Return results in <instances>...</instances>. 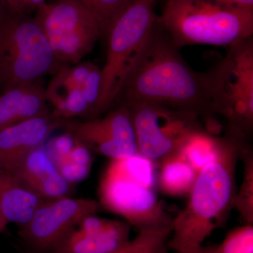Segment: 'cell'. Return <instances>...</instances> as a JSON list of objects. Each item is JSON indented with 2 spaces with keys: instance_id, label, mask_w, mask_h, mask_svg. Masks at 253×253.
<instances>
[{
  "instance_id": "603a6c76",
  "label": "cell",
  "mask_w": 253,
  "mask_h": 253,
  "mask_svg": "<svg viewBox=\"0 0 253 253\" xmlns=\"http://www.w3.org/2000/svg\"><path fill=\"white\" fill-rule=\"evenodd\" d=\"M53 106L54 110L51 115L63 121L76 116H82L86 120L89 115V105L81 88L73 89Z\"/></svg>"
},
{
  "instance_id": "e0dca14e",
  "label": "cell",
  "mask_w": 253,
  "mask_h": 253,
  "mask_svg": "<svg viewBox=\"0 0 253 253\" xmlns=\"http://www.w3.org/2000/svg\"><path fill=\"white\" fill-rule=\"evenodd\" d=\"M158 186L170 196L189 194L197 177V171L181 154L163 160L160 163Z\"/></svg>"
},
{
  "instance_id": "5b68a950",
  "label": "cell",
  "mask_w": 253,
  "mask_h": 253,
  "mask_svg": "<svg viewBox=\"0 0 253 253\" xmlns=\"http://www.w3.org/2000/svg\"><path fill=\"white\" fill-rule=\"evenodd\" d=\"M225 56L206 73L213 115L225 119V134L249 143L253 131V36L227 46Z\"/></svg>"
},
{
  "instance_id": "9a60e30c",
  "label": "cell",
  "mask_w": 253,
  "mask_h": 253,
  "mask_svg": "<svg viewBox=\"0 0 253 253\" xmlns=\"http://www.w3.org/2000/svg\"><path fill=\"white\" fill-rule=\"evenodd\" d=\"M46 102L45 89L38 81L0 93V131L49 113Z\"/></svg>"
},
{
  "instance_id": "ffe728a7",
  "label": "cell",
  "mask_w": 253,
  "mask_h": 253,
  "mask_svg": "<svg viewBox=\"0 0 253 253\" xmlns=\"http://www.w3.org/2000/svg\"><path fill=\"white\" fill-rule=\"evenodd\" d=\"M240 159L244 163V177L236 191L234 208L248 225L253 224V151L251 145L245 147Z\"/></svg>"
},
{
  "instance_id": "4dcf8cb0",
  "label": "cell",
  "mask_w": 253,
  "mask_h": 253,
  "mask_svg": "<svg viewBox=\"0 0 253 253\" xmlns=\"http://www.w3.org/2000/svg\"><path fill=\"white\" fill-rule=\"evenodd\" d=\"M6 5V1L5 0H0V11Z\"/></svg>"
},
{
  "instance_id": "9c48e42d",
  "label": "cell",
  "mask_w": 253,
  "mask_h": 253,
  "mask_svg": "<svg viewBox=\"0 0 253 253\" xmlns=\"http://www.w3.org/2000/svg\"><path fill=\"white\" fill-rule=\"evenodd\" d=\"M35 18L61 68L81 62L102 37L94 15L76 0L44 3L37 9Z\"/></svg>"
},
{
  "instance_id": "5bb4252c",
  "label": "cell",
  "mask_w": 253,
  "mask_h": 253,
  "mask_svg": "<svg viewBox=\"0 0 253 253\" xmlns=\"http://www.w3.org/2000/svg\"><path fill=\"white\" fill-rule=\"evenodd\" d=\"M7 170L43 199L68 197L73 194V184L61 175L44 145L33 150Z\"/></svg>"
},
{
  "instance_id": "2e32d148",
  "label": "cell",
  "mask_w": 253,
  "mask_h": 253,
  "mask_svg": "<svg viewBox=\"0 0 253 253\" xmlns=\"http://www.w3.org/2000/svg\"><path fill=\"white\" fill-rule=\"evenodd\" d=\"M44 200L26 187L12 172L0 168V211L8 224L25 225Z\"/></svg>"
},
{
  "instance_id": "83f0119b",
  "label": "cell",
  "mask_w": 253,
  "mask_h": 253,
  "mask_svg": "<svg viewBox=\"0 0 253 253\" xmlns=\"http://www.w3.org/2000/svg\"><path fill=\"white\" fill-rule=\"evenodd\" d=\"M224 4L253 11V0H216Z\"/></svg>"
},
{
  "instance_id": "cb8c5ba5",
  "label": "cell",
  "mask_w": 253,
  "mask_h": 253,
  "mask_svg": "<svg viewBox=\"0 0 253 253\" xmlns=\"http://www.w3.org/2000/svg\"><path fill=\"white\" fill-rule=\"evenodd\" d=\"M253 225L239 228L226 237L219 247L217 253H253Z\"/></svg>"
},
{
  "instance_id": "52a82bcc",
  "label": "cell",
  "mask_w": 253,
  "mask_h": 253,
  "mask_svg": "<svg viewBox=\"0 0 253 253\" xmlns=\"http://www.w3.org/2000/svg\"><path fill=\"white\" fill-rule=\"evenodd\" d=\"M157 0H134L113 23L107 35L106 63L101 69L99 100L91 119L101 117L114 104L129 66L152 31Z\"/></svg>"
},
{
  "instance_id": "30bf717a",
  "label": "cell",
  "mask_w": 253,
  "mask_h": 253,
  "mask_svg": "<svg viewBox=\"0 0 253 253\" xmlns=\"http://www.w3.org/2000/svg\"><path fill=\"white\" fill-rule=\"evenodd\" d=\"M97 201L68 197L44 200L31 219L20 226L18 235L33 249L51 251L84 218L96 214Z\"/></svg>"
},
{
  "instance_id": "8fae6325",
  "label": "cell",
  "mask_w": 253,
  "mask_h": 253,
  "mask_svg": "<svg viewBox=\"0 0 253 253\" xmlns=\"http://www.w3.org/2000/svg\"><path fill=\"white\" fill-rule=\"evenodd\" d=\"M68 133L91 153L111 159L138 154L129 109L123 104L104 117L81 123H68Z\"/></svg>"
},
{
  "instance_id": "ba28073f",
  "label": "cell",
  "mask_w": 253,
  "mask_h": 253,
  "mask_svg": "<svg viewBox=\"0 0 253 253\" xmlns=\"http://www.w3.org/2000/svg\"><path fill=\"white\" fill-rule=\"evenodd\" d=\"M125 106L130 113L138 154L154 163L180 154L191 136L206 129L195 113L147 103Z\"/></svg>"
},
{
  "instance_id": "3957f363",
  "label": "cell",
  "mask_w": 253,
  "mask_h": 253,
  "mask_svg": "<svg viewBox=\"0 0 253 253\" xmlns=\"http://www.w3.org/2000/svg\"><path fill=\"white\" fill-rule=\"evenodd\" d=\"M154 181V163L141 155L111 159L100 180V204L138 231L170 227L174 218L158 200Z\"/></svg>"
},
{
  "instance_id": "d6986e66",
  "label": "cell",
  "mask_w": 253,
  "mask_h": 253,
  "mask_svg": "<svg viewBox=\"0 0 253 253\" xmlns=\"http://www.w3.org/2000/svg\"><path fill=\"white\" fill-rule=\"evenodd\" d=\"M94 66L87 61L61 68L45 89L46 101L54 105L73 89L81 88Z\"/></svg>"
},
{
  "instance_id": "44dd1931",
  "label": "cell",
  "mask_w": 253,
  "mask_h": 253,
  "mask_svg": "<svg viewBox=\"0 0 253 253\" xmlns=\"http://www.w3.org/2000/svg\"><path fill=\"white\" fill-rule=\"evenodd\" d=\"M172 231V226L139 231L134 239L111 253H168Z\"/></svg>"
},
{
  "instance_id": "277c9868",
  "label": "cell",
  "mask_w": 253,
  "mask_h": 253,
  "mask_svg": "<svg viewBox=\"0 0 253 253\" xmlns=\"http://www.w3.org/2000/svg\"><path fill=\"white\" fill-rule=\"evenodd\" d=\"M160 23L178 48L229 46L253 36V11L216 0H168Z\"/></svg>"
},
{
  "instance_id": "6da1fadb",
  "label": "cell",
  "mask_w": 253,
  "mask_h": 253,
  "mask_svg": "<svg viewBox=\"0 0 253 253\" xmlns=\"http://www.w3.org/2000/svg\"><path fill=\"white\" fill-rule=\"evenodd\" d=\"M154 104L199 115L215 130L206 73L195 71L156 18L147 41L120 86L115 103Z\"/></svg>"
},
{
  "instance_id": "7c38bea8",
  "label": "cell",
  "mask_w": 253,
  "mask_h": 253,
  "mask_svg": "<svg viewBox=\"0 0 253 253\" xmlns=\"http://www.w3.org/2000/svg\"><path fill=\"white\" fill-rule=\"evenodd\" d=\"M131 228L126 221L91 214L70 231L50 253H111L130 241Z\"/></svg>"
},
{
  "instance_id": "7402d4cb",
  "label": "cell",
  "mask_w": 253,
  "mask_h": 253,
  "mask_svg": "<svg viewBox=\"0 0 253 253\" xmlns=\"http://www.w3.org/2000/svg\"><path fill=\"white\" fill-rule=\"evenodd\" d=\"M94 15L102 36H107L113 23L134 0H76Z\"/></svg>"
},
{
  "instance_id": "d4e9b609",
  "label": "cell",
  "mask_w": 253,
  "mask_h": 253,
  "mask_svg": "<svg viewBox=\"0 0 253 253\" xmlns=\"http://www.w3.org/2000/svg\"><path fill=\"white\" fill-rule=\"evenodd\" d=\"M101 69L95 66L86 78L81 89L85 96L87 104L89 105V112L87 119L89 121L92 117L95 108L99 100L100 85H101Z\"/></svg>"
},
{
  "instance_id": "7a4b0ae2",
  "label": "cell",
  "mask_w": 253,
  "mask_h": 253,
  "mask_svg": "<svg viewBox=\"0 0 253 253\" xmlns=\"http://www.w3.org/2000/svg\"><path fill=\"white\" fill-rule=\"evenodd\" d=\"M217 158L198 173L186 208L173 219L168 249L193 253L212 231L221 226L234 208L236 166L249 143L224 134Z\"/></svg>"
},
{
  "instance_id": "f1b7e54d",
  "label": "cell",
  "mask_w": 253,
  "mask_h": 253,
  "mask_svg": "<svg viewBox=\"0 0 253 253\" xmlns=\"http://www.w3.org/2000/svg\"><path fill=\"white\" fill-rule=\"evenodd\" d=\"M193 253H217V248L201 246L198 251Z\"/></svg>"
},
{
  "instance_id": "f546056e",
  "label": "cell",
  "mask_w": 253,
  "mask_h": 253,
  "mask_svg": "<svg viewBox=\"0 0 253 253\" xmlns=\"http://www.w3.org/2000/svg\"><path fill=\"white\" fill-rule=\"evenodd\" d=\"M7 225V223L5 221L2 214H1V211H0V233L4 232Z\"/></svg>"
},
{
  "instance_id": "8992f818",
  "label": "cell",
  "mask_w": 253,
  "mask_h": 253,
  "mask_svg": "<svg viewBox=\"0 0 253 253\" xmlns=\"http://www.w3.org/2000/svg\"><path fill=\"white\" fill-rule=\"evenodd\" d=\"M36 18L0 11V93L61 69Z\"/></svg>"
},
{
  "instance_id": "4fadbf2b",
  "label": "cell",
  "mask_w": 253,
  "mask_h": 253,
  "mask_svg": "<svg viewBox=\"0 0 253 253\" xmlns=\"http://www.w3.org/2000/svg\"><path fill=\"white\" fill-rule=\"evenodd\" d=\"M63 123L49 113L0 131V168L14 167L33 150L44 145L50 134Z\"/></svg>"
},
{
  "instance_id": "484cf974",
  "label": "cell",
  "mask_w": 253,
  "mask_h": 253,
  "mask_svg": "<svg viewBox=\"0 0 253 253\" xmlns=\"http://www.w3.org/2000/svg\"><path fill=\"white\" fill-rule=\"evenodd\" d=\"M76 143V139L68 133L66 135L59 136L51 140L45 148L46 153L52 160L56 167L68 157Z\"/></svg>"
},
{
  "instance_id": "ac0fdd59",
  "label": "cell",
  "mask_w": 253,
  "mask_h": 253,
  "mask_svg": "<svg viewBox=\"0 0 253 253\" xmlns=\"http://www.w3.org/2000/svg\"><path fill=\"white\" fill-rule=\"evenodd\" d=\"M223 138L202 129L191 136L180 154L199 172L208 163L217 158Z\"/></svg>"
},
{
  "instance_id": "4316f807",
  "label": "cell",
  "mask_w": 253,
  "mask_h": 253,
  "mask_svg": "<svg viewBox=\"0 0 253 253\" xmlns=\"http://www.w3.org/2000/svg\"><path fill=\"white\" fill-rule=\"evenodd\" d=\"M59 172L70 184H74L84 180L89 175L91 166L73 162L66 158L57 166Z\"/></svg>"
}]
</instances>
